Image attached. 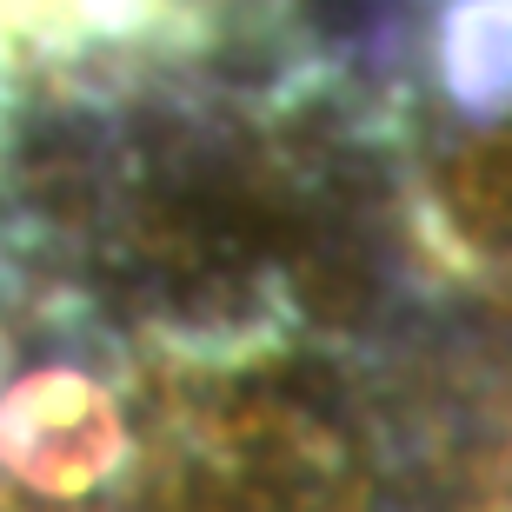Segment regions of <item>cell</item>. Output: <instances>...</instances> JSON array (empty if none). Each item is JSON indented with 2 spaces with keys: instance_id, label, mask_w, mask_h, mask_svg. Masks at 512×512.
<instances>
[{
  "instance_id": "1",
  "label": "cell",
  "mask_w": 512,
  "mask_h": 512,
  "mask_svg": "<svg viewBox=\"0 0 512 512\" xmlns=\"http://www.w3.org/2000/svg\"><path fill=\"white\" fill-rule=\"evenodd\" d=\"M127 419L114 393L74 366H40L0 399V466L40 499H87L120 473Z\"/></svg>"
}]
</instances>
